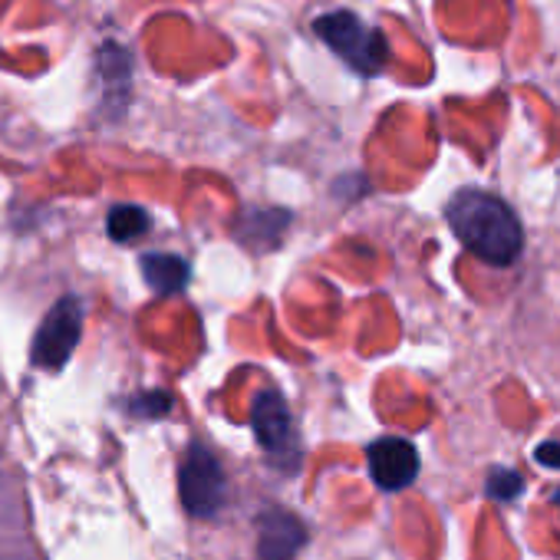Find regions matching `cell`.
I'll use <instances>...</instances> for the list:
<instances>
[{
    "mask_svg": "<svg viewBox=\"0 0 560 560\" xmlns=\"http://www.w3.org/2000/svg\"><path fill=\"white\" fill-rule=\"evenodd\" d=\"M448 228L455 237L485 264L491 267H508L521 257L524 247V231L511 205H504L498 195L478 191V188H462L448 201Z\"/></svg>",
    "mask_w": 560,
    "mask_h": 560,
    "instance_id": "cell-1",
    "label": "cell"
},
{
    "mask_svg": "<svg viewBox=\"0 0 560 560\" xmlns=\"http://www.w3.org/2000/svg\"><path fill=\"white\" fill-rule=\"evenodd\" d=\"M317 37L360 77H380L389 63V44L386 37L363 24L353 11H330L314 21Z\"/></svg>",
    "mask_w": 560,
    "mask_h": 560,
    "instance_id": "cell-2",
    "label": "cell"
},
{
    "mask_svg": "<svg viewBox=\"0 0 560 560\" xmlns=\"http://www.w3.org/2000/svg\"><path fill=\"white\" fill-rule=\"evenodd\" d=\"M250 425H254V435L264 448V455L284 471H298L301 465V439H298V425H294V416L288 409V402L280 399L273 389L260 393L254 399V409H250Z\"/></svg>",
    "mask_w": 560,
    "mask_h": 560,
    "instance_id": "cell-3",
    "label": "cell"
},
{
    "mask_svg": "<svg viewBox=\"0 0 560 560\" xmlns=\"http://www.w3.org/2000/svg\"><path fill=\"white\" fill-rule=\"evenodd\" d=\"M178 488H182V504L195 517H214L224 508V498H228L224 471H221L218 458L205 445L188 448V455L182 462V471H178Z\"/></svg>",
    "mask_w": 560,
    "mask_h": 560,
    "instance_id": "cell-4",
    "label": "cell"
},
{
    "mask_svg": "<svg viewBox=\"0 0 560 560\" xmlns=\"http://www.w3.org/2000/svg\"><path fill=\"white\" fill-rule=\"evenodd\" d=\"M80 327H83V307L77 298H63L44 320L37 340H34V363L47 366V370H60L77 340H80Z\"/></svg>",
    "mask_w": 560,
    "mask_h": 560,
    "instance_id": "cell-5",
    "label": "cell"
},
{
    "mask_svg": "<svg viewBox=\"0 0 560 560\" xmlns=\"http://www.w3.org/2000/svg\"><path fill=\"white\" fill-rule=\"evenodd\" d=\"M370 478L383 491H402L419 478V452L412 442L386 435L370 445Z\"/></svg>",
    "mask_w": 560,
    "mask_h": 560,
    "instance_id": "cell-6",
    "label": "cell"
},
{
    "mask_svg": "<svg viewBox=\"0 0 560 560\" xmlns=\"http://www.w3.org/2000/svg\"><path fill=\"white\" fill-rule=\"evenodd\" d=\"M307 544V527L298 514L270 508L257 517V560H294Z\"/></svg>",
    "mask_w": 560,
    "mask_h": 560,
    "instance_id": "cell-7",
    "label": "cell"
},
{
    "mask_svg": "<svg viewBox=\"0 0 560 560\" xmlns=\"http://www.w3.org/2000/svg\"><path fill=\"white\" fill-rule=\"evenodd\" d=\"M142 277L155 294L172 298V294L185 291L191 270H188V260L178 254H145L142 257Z\"/></svg>",
    "mask_w": 560,
    "mask_h": 560,
    "instance_id": "cell-8",
    "label": "cell"
},
{
    "mask_svg": "<svg viewBox=\"0 0 560 560\" xmlns=\"http://www.w3.org/2000/svg\"><path fill=\"white\" fill-rule=\"evenodd\" d=\"M149 211L145 208H136V205H119V208H113V214H109V237L113 241H119V244H129V241H136V237H142L145 231H149Z\"/></svg>",
    "mask_w": 560,
    "mask_h": 560,
    "instance_id": "cell-9",
    "label": "cell"
},
{
    "mask_svg": "<svg viewBox=\"0 0 560 560\" xmlns=\"http://www.w3.org/2000/svg\"><path fill=\"white\" fill-rule=\"evenodd\" d=\"M524 491V478L517 475V471H511V468H494L491 475H488V494L494 498V501H511V498H517Z\"/></svg>",
    "mask_w": 560,
    "mask_h": 560,
    "instance_id": "cell-10",
    "label": "cell"
},
{
    "mask_svg": "<svg viewBox=\"0 0 560 560\" xmlns=\"http://www.w3.org/2000/svg\"><path fill=\"white\" fill-rule=\"evenodd\" d=\"M534 458L544 465V468H560V442H544L534 448Z\"/></svg>",
    "mask_w": 560,
    "mask_h": 560,
    "instance_id": "cell-11",
    "label": "cell"
},
{
    "mask_svg": "<svg viewBox=\"0 0 560 560\" xmlns=\"http://www.w3.org/2000/svg\"><path fill=\"white\" fill-rule=\"evenodd\" d=\"M557 508H560V491H557Z\"/></svg>",
    "mask_w": 560,
    "mask_h": 560,
    "instance_id": "cell-12",
    "label": "cell"
}]
</instances>
